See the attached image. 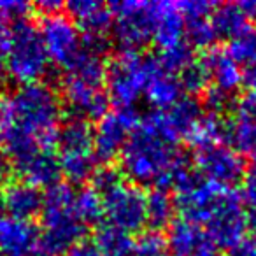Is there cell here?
Returning a JSON list of instances; mask_svg holds the SVG:
<instances>
[{
  "label": "cell",
  "instance_id": "obj_1",
  "mask_svg": "<svg viewBox=\"0 0 256 256\" xmlns=\"http://www.w3.org/2000/svg\"><path fill=\"white\" fill-rule=\"evenodd\" d=\"M192 168V162L162 134L151 114L140 120L120 156V170L134 184L167 192Z\"/></svg>",
  "mask_w": 256,
  "mask_h": 256
},
{
  "label": "cell",
  "instance_id": "obj_2",
  "mask_svg": "<svg viewBox=\"0 0 256 256\" xmlns=\"http://www.w3.org/2000/svg\"><path fill=\"white\" fill-rule=\"evenodd\" d=\"M11 106L14 126L30 134L40 148L53 150L56 146L64 100L53 86L42 81L22 84L11 96Z\"/></svg>",
  "mask_w": 256,
  "mask_h": 256
},
{
  "label": "cell",
  "instance_id": "obj_3",
  "mask_svg": "<svg viewBox=\"0 0 256 256\" xmlns=\"http://www.w3.org/2000/svg\"><path fill=\"white\" fill-rule=\"evenodd\" d=\"M74 200L76 190L68 182H58L44 193L40 244L58 254L67 252L86 234V224L76 212Z\"/></svg>",
  "mask_w": 256,
  "mask_h": 256
},
{
  "label": "cell",
  "instance_id": "obj_4",
  "mask_svg": "<svg viewBox=\"0 0 256 256\" xmlns=\"http://www.w3.org/2000/svg\"><path fill=\"white\" fill-rule=\"evenodd\" d=\"M8 72L20 84L39 82L50 68V56L40 30L30 20L16 22L9 30L4 46Z\"/></svg>",
  "mask_w": 256,
  "mask_h": 256
},
{
  "label": "cell",
  "instance_id": "obj_5",
  "mask_svg": "<svg viewBox=\"0 0 256 256\" xmlns=\"http://www.w3.org/2000/svg\"><path fill=\"white\" fill-rule=\"evenodd\" d=\"M153 67V56H142L134 51H120L107 64L106 92L118 109L134 107L146 92Z\"/></svg>",
  "mask_w": 256,
  "mask_h": 256
},
{
  "label": "cell",
  "instance_id": "obj_6",
  "mask_svg": "<svg viewBox=\"0 0 256 256\" xmlns=\"http://www.w3.org/2000/svg\"><path fill=\"white\" fill-rule=\"evenodd\" d=\"M248 212L244 210V200L234 188H223L209 220L206 221V232L216 248L230 251L246 238Z\"/></svg>",
  "mask_w": 256,
  "mask_h": 256
},
{
  "label": "cell",
  "instance_id": "obj_7",
  "mask_svg": "<svg viewBox=\"0 0 256 256\" xmlns=\"http://www.w3.org/2000/svg\"><path fill=\"white\" fill-rule=\"evenodd\" d=\"M112 36L121 51L139 53L153 40V4L124 0L110 4Z\"/></svg>",
  "mask_w": 256,
  "mask_h": 256
},
{
  "label": "cell",
  "instance_id": "obj_8",
  "mask_svg": "<svg viewBox=\"0 0 256 256\" xmlns=\"http://www.w3.org/2000/svg\"><path fill=\"white\" fill-rule=\"evenodd\" d=\"M221 192V186L206 181L193 167L174 186V202L181 220L192 221L200 226L206 224Z\"/></svg>",
  "mask_w": 256,
  "mask_h": 256
},
{
  "label": "cell",
  "instance_id": "obj_9",
  "mask_svg": "<svg viewBox=\"0 0 256 256\" xmlns=\"http://www.w3.org/2000/svg\"><path fill=\"white\" fill-rule=\"evenodd\" d=\"M100 196L107 223L128 234H136L146 226V193L140 186L124 181Z\"/></svg>",
  "mask_w": 256,
  "mask_h": 256
},
{
  "label": "cell",
  "instance_id": "obj_10",
  "mask_svg": "<svg viewBox=\"0 0 256 256\" xmlns=\"http://www.w3.org/2000/svg\"><path fill=\"white\" fill-rule=\"evenodd\" d=\"M139 123L140 116L137 114L136 107L118 109L116 112L106 114L95 126V137H93V151L96 162L109 165L110 162L120 158Z\"/></svg>",
  "mask_w": 256,
  "mask_h": 256
},
{
  "label": "cell",
  "instance_id": "obj_11",
  "mask_svg": "<svg viewBox=\"0 0 256 256\" xmlns=\"http://www.w3.org/2000/svg\"><path fill=\"white\" fill-rule=\"evenodd\" d=\"M193 164L206 181L221 188H234L242 181L246 172L244 156L228 144H212L195 150Z\"/></svg>",
  "mask_w": 256,
  "mask_h": 256
},
{
  "label": "cell",
  "instance_id": "obj_12",
  "mask_svg": "<svg viewBox=\"0 0 256 256\" xmlns=\"http://www.w3.org/2000/svg\"><path fill=\"white\" fill-rule=\"evenodd\" d=\"M39 30L50 60L65 70L82 50V37L78 25L67 14L58 12L44 16Z\"/></svg>",
  "mask_w": 256,
  "mask_h": 256
},
{
  "label": "cell",
  "instance_id": "obj_13",
  "mask_svg": "<svg viewBox=\"0 0 256 256\" xmlns=\"http://www.w3.org/2000/svg\"><path fill=\"white\" fill-rule=\"evenodd\" d=\"M204 112L206 110L202 107V102H198L195 96H182L172 107L165 110H154L151 112V116L164 132V136L179 144L181 139H188L196 123L202 120Z\"/></svg>",
  "mask_w": 256,
  "mask_h": 256
},
{
  "label": "cell",
  "instance_id": "obj_14",
  "mask_svg": "<svg viewBox=\"0 0 256 256\" xmlns=\"http://www.w3.org/2000/svg\"><path fill=\"white\" fill-rule=\"evenodd\" d=\"M228 146L256 162V96L249 93L232 107Z\"/></svg>",
  "mask_w": 256,
  "mask_h": 256
},
{
  "label": "cell",
  "instance_id": "obj_15",
  "mask_svg": "<svg viewBox=\"0 0 256 256\" xmlns=\"http://www.w3.org/2000/svg\"><path fill=\"white\" fill-rule=\"evenodd\" d=\"M167 230L165 240L172 256H218V248L200 224L176 220Z\"/></svg>",
  "mask_w": 256,
  "mask_h": 256
},
{
  "label": "cell",
  "instance_id": "obj_16",
  "mask_svg": "<svg viewBox=\"0 0 256 256\" xmlns=\"http://www.w3.org/2000/svg\"><path fill=\"white\" fill-rule=\"evenodd\" d=\"M14 168L23 181L37 186V188L50 190L51 186L62 182V167L58 153L46 148H37L25 158L14 162Z\"/></svg>",
  "mask_w": 256,
  "mask_h": 256
},
{
  "label": "cell",
  "instance_id": "obj_17",
  "mask_svg": "<svg viewBox=\"0 0 256 256\" xmlns=\"http://www.w3.org/2000/svg\"><path fill=\"white\" fill-rule=\"evenodd\" d=\"M2 207L8 216L16 220L32 221L34 218L40 216L44 206V193L40 188L30 184V182L18 179L11 181L0 192Z\"/></svg>",
  "mask_w": 256,
  "mask_h": 256
},
{
  "label": "cell",
  "instance_id": "obj_18",
  "mask_svg": "<svg viewBox=\"0 0 256 256\" xmlns=\"http://www.w3.org/2000/svg\"><path fill=\"white\" fill-rule=\"evenodd\" d=\"M40 244V232L32 221L0 218V256H30Z\"/></svg>",
  "mask_w": 256,
  "mask_h": 256
},
{
  "label": "cell",
  "instance_id": "obj_19",
  "mask_svg": "<svg viewBox=\"0 0 256 256\" xmlns=\"http://www.w3.org/2000/svg\"><path fill=\"white\" fill-rule=\"evenodd\" d=\"M65 11L84 36H106L107 30L112 28L110 6L98 0H70L65 4Z\"/></svg>",
  "mask_w": 256,
  "mask_h": 256
},
{
  "label": "cell",
  "instance_id": "obj_20",
  "mask_svg": "<svg viewBox=\"0 0 256 256\" xmlns=\"http://www.w3.org/2000/svg\"><path fill=\"white\" fill-rule=\"evenodd\" d=\"M93 137H95V126H92V123L88 120L78 116L68 118L58 128V156H88V154H95V151H93Z\"/></svg>",
  "mask_w": 256,
  "mask_h": 256
},
{
  "label": "cell",
  "instance_id": "obj_21",
  "mask_svg": "<svg viewBox=\"0 0 256 256\" xmlns=\"http://www.w3.org/2000/svg\"><path fill=\"white\" fill-rule=\"evenodd\" d=\"M153 40L158 50H167L186 40L184 20L178 4L153 2Z\"/></svg>",
  "mask_w": 256,
  "mask_h": 256
},
{
  "label": "cell",
  "instance_id": "obj_22",
  "mask_svg": "<svg viewBox=\"0 0 256 256\" xmlns=\"http://www.w3.org/2000/svg\"><path fill=\"white\" fill-rule=\"evenodd\" d=\"M144 96L148 102L156 110H165L168 107L174 106L178 100L182 98V88L179 78L176 74L167 72L160 64H158L156 56H153V67H151V74L148 79L146 92Z\"/></svg>",
  "mask_w": 256,
  "mask_h": 256
},
{
  "label": "cell",
  "instance_id": "obj_23",
  "mask_svg": "<svg viewBox=\"0 0 256 256\" xmlns=\"http://www.w3.org/2000/svg\"><path fill=\"white\" fill-rule=\"evenodd\" d=\"M207 65L210 72V86L221 90V92L234 95L242 84V68L234 58L230 56L226 50L212 48L206 54Z\"/></svg>",
  "mask_w": 256,
  "mask_h": 256
},
{
  "label": "cell",
  "instance_id": "obj_24",
  "mask_svg": "<svg viewBox=\"0 0 256 256\" xmlns=\"http://www.w3.org/2000/svg\"><path fill=\"white\" fill-rule=\"evenodd\" d=\"M176 202L174 196L167 190L153 188L146 193V226L151 232H158L168 228L176 221Z\"/></svg>",
  "mask_w": 256,
  "mask_h": 256
},
{
  "label": "cell",
  "instance_id": "obj_25",
  "mask_svg": "<svg viewBox=\"0 0 256 256\" xmlns=\"http://www.w3.org/2000/svg\"><path fill=\"white\" fill-rule=\"evenodd\" d=\"M210 23L216 32L218 39H226L232 40L242 32L249 28V20L246 18L244 11L240 9L238 4H220L214 8L212 16H210Z\"/></svg>",
  "mask_w": 256,
  "mask_h": 256
},
{
  "label": "cell",
  "instance_id": "obj_26",
  "mask_svg": "<svg viewBox=\"0 0 256 256\" xmlns=\"http://www.w3.org/2000/svg\"><path fill=\"white\" fill-rule=\"evenodd\" d=\"M93 242L98 248L102 256H130L136 246V238L132 234L121 230L110 223H100L95 230Z\"/></svg>",
  "mask_w": 256,
  "mask_h": 256
},
{
  "label": "cell",
  "instance_id": "obj_27",
  "mask_svg": "<svg viewBox=\"0 0 256 256\" xmlns=\"http://www.w3.org/2000/svg\"><path fill=\"white\" fill-rule=\"evenodd\" d=\"M179 82H181L182 92L190 93V95H198V93H206L207 88L210 86V72L209 65H207L206 58H193L184 68L178 74Z\"/></svg>",
  "mask_w": 256,
  "mask_h": 256
},
{
  "label": "cell",
  "instance_id": "obj_28",
  "mask_svg": "<svg viewBox=\"0 0 256 256\" xmlns=\"http://www.w3.org/2000/svg\"><path fill=\"white\" fill-rule=\"evenodd\" d=\"M76 212H78L79 220L90 226H98L104 220V204L102 196L95 192L93 188H81L76 192Z\"/></svg>",
  "mask_w": 256,
  "mask_h": 256
},
{
  "label": "cell",
  "instance_id": "obj_29",
  "mask_svg": "<svg viewBox=\"0 0 256 256\" xmlns=\"http://www.w3.org/2000/svg\"><path fill=\"white\" fill-rule=\"evenodd\" d=\"M184 34L186 42L192 48H200V50H212L214 42L218 40L210 18L184 20Z\"/></svg>",
  "mask_w": 256,
  "mask_h": 256
},
{
  "label": "cell",
  "instance_id": "obj_30",
  "mask_svg": "<svg viewBox=\"0 0 256 256\" xmlns=\"http://www.w3.org/2000/svg\"><path fill=\"white\" fill-rule=\"evenodd\" d=\"M193 48L190 46L188 42H181V44H176L172 48H167V50H160L156 54V60L162 67L165 68L167 72L170 74L178 76L190 62H193Z\"/></svg>",
  "mask_w": 256,
  "mask_h": 256
},
{
  "label": "cell",
  "instance_id": "obj_31",
  "mask_svg": "<svg viewBox=\"0 0 256 256\" xmlns=\"http://www.w3.org/2000/svg\"><path fill=\"white\" fill-rule=\"evenodd\" d=\"M226 51L238 65H248L256 60V28L249 26L246 32L237 36L235 39L228 40Z\"/></svg>",
  "mask_w": 256,
  "mask_h": 256
},
{
  "label": "cell",
  "instance_id": "obj_32",
  "mask_svg": "<svg viewBox=\"0 0 256 256\" xmlns=\"http://www.w3.org/2000/svg\"><path fill=\"white\" fill-rule=\"evenodd\" d=\"M130 256H172L167 248V240L158 232H146L136 240Z\"/></svg>",
  "mask_w": 256,
  "mask_h": 256
},
{
  "label": "cell",
  "instance_id": "obj_33",
  "mask_svg": "<svg viewBox=\"0 0 256 256\" xmlns=\"http://www.w3.org/2000/svg\"><path fill=\"white\" fill-rule=\"evenodd\" d=\"M128 181L124 178V174L116 167H110V165H104V167L96 168V172L92 178V188L95 190L98 195H104V193L110 192L116 186H120L121 182Z\"/></svg>",
  "mask_w": 256,
  "mask_h": 256
},
{
  "label": "cell",
  "instance_id": "obj_34",
  "mask_svg": "<svg viewBox=\"0 0 256 256\" xmlns=\"http://www.w3.org/2000/svg\"><path fill=\"white\" fill-rule=\"evenodd\" d=\"M234 95H228V93L221 92V90L209 86L207 92L204 93V100H202V107L207 114H214V116H224L226 112H232V102Z\"/></svg>",
  "mask_w": 256,
  "mask_h": 256
},
{
  "label": "cell",
  "instance_id": "obj_35",
  "mask_svg": "<svg viewBox=\"0 0 256 256\" xmlns=\"http://www.w3.org/2000/svg\"><path fill=\"white\" fill-rule=\"evenodd\" d=\"M179 11L182 14V20H192V18H210L216 4L207 2V0H186L178 4Z\"/></svg>",
  "mask_w": 256,
  "mask_h": 256
},
{
  "label": "cell",
  "instance_id": "obj_36",
  "mask_svg": "<svg viewBox=\"0 0 256 256\" xmlns=\"http://www.w3.org/2000/svg\"><path fill=\"white\" fill-rule=\"evenodd\" d=\"M242 192L240 196L244 200V204L256 207V164L251 165L249 168H246L244 178H242Z\"/></svg>",
  "mask_w": 256,
  "mask_h": 256
},
{
  "label": "cell",
  "instance_id": "obj_37",
  "mask_svg": "<svg viewBox=\"0 0 256 256\" xmlns=\"http://www.w3.org/2000/svg\"><path fill=\"white\" fill-rule=\"evenodd\" d=\"M0 8L4 11V14L8 16L9 22H22L26 20V16L32 11V6L28 2H22V0H8V2H0Z\"/></svg>",
  "mask_w": 256,
  "mask_h": 256
},
{
  "label": "cell",
  "instance_id": "obj_38",
  "mask_svg": "<svg viewBox=\"0 0 256 256\" xmlns=\"http://www.w3.org/2000/svg\"><path fill=\"white\" fill-rule=\"evenodd\" d=\"M14 126V114H12L11 98L0 95V137L8 134Z\"/></svg>",
  "mask_w": 256,
  "mask_h": 256
},
{
  "label": "cell",
  "instance_id": "obj_39",
  "mask_svg": "<svg viewBox=\"0 0 256 256\" xmlns=\"http://www.w3.org/2000/svg\"><path fill=\"white\" fill-rule=\"evenodd\" d=\"M67 256H102L93 238H82L67 251Z\"/></svg>",
  "mask_w": 256,
  "mask_h": 256
},
{
  "label": "cell",
  "instance_id": "obj_40",
  "mask_svg": "<svg viewBox=\"0 0 256 256\" xmlns=\"http://www.w3.org/2000/svg\"><path fill=\"white\" fill-rule=\"evenodd\" d=\"M242 84L246 86L249 95L256 96V60L244 65V68H242Z\"/></svg>",
  "mask_w": 256,
  "mask_h": 256
},
{
  "label": "cell",
  "instance_id": "obj_41",
  "mask_svg": "<svg viewBox=\"0 0 256 256\" xmlns=\"http://www.w3.org/2000/svg\"><path fill=\"white\" fill-rule=\"evenodd\" d=\"M228 256H256V240L254 238H244L240 244L230 249Z\"/></svg>",
  "mask_w": 256,
  "mask_h": 256
},
{
  "label": "cell",
  "instance_id": "obj_42",
  "mask_svg": "<svg viewBox=\"0 0 256 256\" xmlns=\"http://www.w3.org/2000/svg\"><path fill=\"white\" fill-rule=\"evenodd\" d=\"M9 170H11V158H9L4 142L0 140V182L6 181Z\"/></svg>",
  "mask_w": 256,
  "mask_h": 256
},
{
  "label": "cell",
  "instance_id": "obj_43",
  "mask_svg": "<svg viewBox=\"0 0 256 256\" xmlns=\"http://www.w3.org/2000/svg\"><path fill=\"white\" fill-rule=\"evenodd\" d=\"M37 9H39L44 16H51V14H58V12H62L64 4H62V2H56V0H42V2L37 4Z\"/></svg>",
  "mask_w": 256,
  "mask_h": 256
},
{
  "label": "cell",
  "instance_id": "obj_44",
  "mask_svg": "<svg viewBox=\"0 0 256 256\" xmlns=\"http://www.w3.org/2000/svg\"><path fill=\"white\" fill-rule=\"evenodd\" d=\"M9 30H11V26H9V20H8V16L4 14L2 8H0V50L2 51H4L6 40H8V36H9Z\"/></svg>",
  "mask_w": 256,
  "mask_h": 256
},
{
  "label": "cell",
  "instance_id": "obj_45",
  "mask_svg": "<svg viewBox=\"0 0 256 256\" xmlns=\"http://www.w3.org/2000/svg\"><path fill=\"white\" fill-rule=\"evenodd\" d=\"M240 9L244 11L246 18L251 22H256V0H244V2H238Z\"/></svg>",
  "mask_w": 256,
  "mask_h": 256
},
{
  "label": "cell",
  "instance_id": "obj_46",
  "mask_svg": "<svg viewBox=\"0 0 256 256\" xmlns=\"http://www.w3.org/2000/svg\"><path fill=\"white\" fill-rule=\"evenodd\" d=\"M9 78V72H8V64H6V56H4V51L0 50V88L8 82Z\"/></svg>",
  "mask_w": 256,
  "mask_h": 256
},
{
  "label": "cell",
  "instance_id": "obj_47",
  "mask_svg": "<svg viewBox=\"0 0 256 256\" xmlns=\"http://www.w3.org/2000/svg\"><path fill=\"white\" fill-rule=\"evenodd\" d=\"M248 226L252 232V235L256 237V207H252L248 212Z\"/></svg>",
  "mask_w": 256,
  "mask_h": 256
},
{
  "label": "cell",
  "instance_id": "obj_48",
  "mask_svg": "<svg viewBox=\"0 0 256 256\" xmlns=\"http://www.w3.org/2000/svg\"><path fill=\"white\" fill-rule=\"evenodd\" d=\"M30 256H60V254H58V252H54V251H51V249H48L46 246L39 244V248H37Z\"/></svg>",
  "mask_w": 256,
  "mask_h": 256
},
{
  "label": "cell",
  "instance_id": "obj_49",
  "mask_svg": "<svg viewBox=\"0 0 256 256\" xmlns=\"http://www.w3.org/2000/svg\"><path fill=\"white\" fill-rule=\"evenodd\" d=\"M2 210H4V207H2V200H0V218L4 216V214H2Z\"/></svg>",
  "mask_w": 256,
  "mask_h": 256
},
{
  "label": "cell",
  "instance_id": "obj_50",
  "mask_svg": "<svg viewBox=\"0 0 256 256\" xmlns=\"http://www.w3.org/2000/svg\"><path fill=\"white\" fill-rule=\"evenodd\" d=\"M218 256H220V254H218Z\"/></svg>",
  "mask_w": 256,
  "mask_h": 256
}]
</instances>
